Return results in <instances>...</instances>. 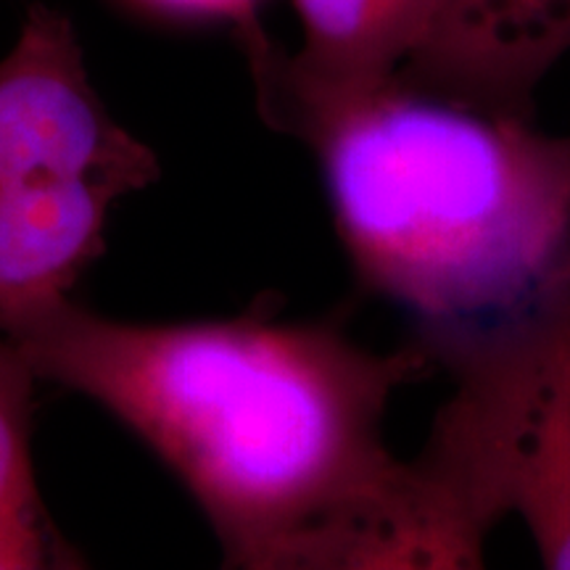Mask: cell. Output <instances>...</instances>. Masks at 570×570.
Listing matches in <instances>:
<instances>
[{
	"label": "cell",
	"mask_w": 570,
	"mask_h": 570,
	"mask_svg": "<svg viewBox=\"0 0 570 570\" xmlns=\"http://www.w3.org/2000/svg\"><path fill=\"white\" fill-rule=\"evenodd\" d=\"M439 441L325 515L217 570H487L499 523Z\"/></svg>",
	"instance_id": "obj_4"
},
{
	"label": "cell",
	"mask_w": 570,
	"mask_h": 570,
	"mask_svg": "<svg viewBox=\"0 0 570 570\" xmlns=\"http://www.w3.org/2000/svg\"><path fill=\"white\" fill-rule=\"evenodd\" d=\"M444 365L458 386L431 439L499 518L523 520L541 568L570 570V283Z\"/></svg>",
	"instance_id": "obj_3"
},
{
	"label": "cell",
	"mask_w": 570,
	"mask_h": 570,
	"mask_svg": "<svg viewBox=\"0 0 570 570\" xmlns=\"http://www.w3.org/2000/svg\"><path fill=\"white\" fill-rule=\"evenodd\" d=\"M130 3L167 19L214 21V24L230 27L244 42L256 88L267 80L277 56H281L269 42L265 27H262V0H130Z\"/></svg>",
	"instance_id": "obj_10"
},
{
	"label": "cell",
	"mask_w": 570,
	"mask_h": 570,
	"mask_svg": "<svg viewBox=\"0 0 570 570\" xmlns=\"http://www.w3.org/2000/svg\"><path fill=\"white\" fill-rule=\"evenodd\" d=\"M122 185L61 177L0 198V336L69 298L106 246V225Z\"/></svg>",
	"instance_id": "obj_7"
},
{
	"label": "cell",
	"mask_w": 570,
	"mask_h": 570,
	"mask_svg": "<svg viewBox=\"0 0 570 570\" xmlns=\"http://www.w3.org/2000/svg\"><path fill=\"white\" fill-rule=\"evenodd\" d=\"M156 175L151 148L92 88L71 21L32 6L0 61V198L61 177H101L135 194Z\"/></svg>",
	"instance_id": "obj_5"
},
{
	"label": "cell",
	"mask_w": 570,
	"mask_h": 570,
	"mask_svg": "<svg viewBox=\"0 0 570 570\" xmlns=\"http://www.w3.org/2000/svg\"><path fill=\"white\" fill-rule=\"evenodd\" d=\"M296 135L362 283L407 312L436 365L570 283V138L402 77Z\"/></svg>",
	"instance_id": "obj_2"
},
{
	"label": "cell",
	"mask_w": 570,
	"mask_h": 570,
	"mask_svg": "<svg viewBox=\"0 0 570 570\" xmlns=\"http://www.w3.org/2000/svg\"><path fill=\"white\" fill-rule=\"evenodd\" d=\"M35 375L0 338V570H90L53 523L32 462Z\"/></svg>",
	"instance_id": "obj_9"
},
{
	"label": "cell",
	"mask_w": 570,
	"mask_h": 570,
	"mask_svg": "<svg viewBox=\"0 0 570 570\" xmlns=\"http://www.w3.org/2000/svg\"><path fill=\"white\" fill-rule=\"evenodd\" d=\"M570 46V0H537L533 3L529 51L541 75Z\"/></svg>",
	"instance_id": "obj_11"
},
{
	"label": "cell",
	"mask_w": 570,
	"mask_h": 570,
	"mask_svg": "<svg viewBox=\"0 0 570 570\" xmlns=\"http://www.w3.org/2000/svg\"><path fill=\"white\" fill-rule=\"evenodd\" d=\"M537 0H449L436 38L415 61L441 96L520 111L541 71L531 59L529 30Z\"/></svg>",
	"instance_id": "obj_8"
},
{
	"label": "cell",
	"mask_w": 570,
	"mask_h": 570,
	"mask_svg": "<svg viewBox=\"0 0 570 570\" xmlns=\"http://www.w3.org/2000/svg\"><path fill=\"white\" fill-rule=\"evenodd\" d=\"M35 381L117 417L190 491L223 550L248 558L389 470L394 394L436 365L327 325L262 317L127 323L63 302L3 336Z\"/></svg>",
	"instance_id": "obj_1"
},
{
	"label": "cell",
	"mask_w": 570,
	"mask_h": 570,
	"mask_svg": "<svg viewBox=\"0 0 570 570\" xmlns=\"http://www.w3.org/2000/svg\"><path fill=\"white\" fill-rule=\"evenodd\" d=\"M302 46L277 56L256 88L277 130L298 132L327 111L386 88L436 38L449 0H294Z\"/></svg>",
	"instance_id": "obj_6"
}]
</instances>
